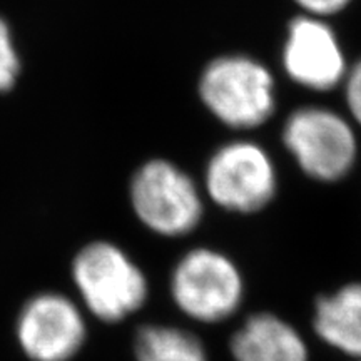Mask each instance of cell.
<instances>
[{
  "mask_svg": "<svg viewBox=\"0 0 361 361\" xmlns=\"http://www.w3.org/2000/svg\"><path fill=\"white\" fill-rule=\"evenodd\" d=\"M343 92L351 123L361 126V59L350 66L348 74L343 80Z\"/></svg>",
  "mask_w": 361,
  "mask_h": 361,
  "instance_id": "obj_13",
  "label": "cell"
},
{
  "mask_svg": "<svg viewBox=\"0 0 361 361\" xmlns=\"http://www.w3.org/2000/svg\"><path fill=\"white\" fill-rule=\"evenodd\" d=\"M130 201L144 226L169 238L194 231L204 213L194 179L166 159H152L137 169L130 183Z\"/></svg>",
  "mask_w": 361,
  "mask_h": 361,
  "instance_id": "obj_6",
  "label": "cell"
},
{
  "mask_svg": "<svg viewBox=\"0 0 361 361\" xmlns=\"http://www.w3.org/2000/svg\"><path fill=\"white\" fill-rule=\"evenodd\" d=\"M358 361H361V360H358Z\"/></svg>",
  "mask_w": 361,
  "mask_h": 361,
  "instance_id": "obj_15",
  "label": "cell"
},
{
  "mask_svg": "<svg viewBox=\"0 0 361 361\" xmlns=\"http://www.w3.org/2000/svg\"><path fill=\"white\" fill-rule=\"evenodd\" d=\"M201 102L226 128L251 130L276 111V80L258 59L224 54L207 62L197 84Z\"/></svg>",
  "mask_w": 361,
  "mask_h": 361,
  "instance_id": "obj_1",
  "label": "cell"
},
{
  "mask_svg": "<svg viewBox=\"0 0 361 361\" xmlns=\"http://www.w3.org/2000/svg\"><path fill=\"white\" fill-rule=\"evenodd\" d=\"M281 62L293 82L314 92L343 85L350 69L343 45L328 19L306 13L288 24Z\"/></svg>",
  "mask_w": 361,
  "mask_h": 361,
  "instance_id": "obj_7",
  "label": "cell"
},
{
  "mask_svg": "<svg viewBox=\"0 0 361 361\" xmlns=\"http://www.w3.org/2000/svg\"><path fill=\"white\" fill-rule=\"evenodd\" d=\"M233 361H310L300 331L271 313L252 314L229 343Z\"/></svg>",
  "mask_w": 361,
  "mask_h": 361,
  "instance_id": "obj_9",
  "label": "cell"
},
{
  "mask_svg": "<svg viewBox=\"0 0 361 361\" xmlns=\"http://www.w3.org/2000/svg\"><path fill=\"white\" fill-rule=\"evenodd\" d=\"M204 189L221 209L238 214L258 213L276 196V166L261 144L234 139L216 149L207 161Z\"/></svg>",
  "mask_w": 361,
  "mask_h": 361,
  "instance_id": "obj_4",
  "label": "cell"
},
{
  "mask_svg": "<svg viewBox=\"0 0 361 361\" xmlns=\"http://www.w3.org/2000/svg\"><path fill=\"white\" fill-rule=\"evenodd\" d=\"M313 328L319 340L361 360V283H351L314 305Z\"/></svg>",
  "mask_w": 361,
  "mask_h": 361,
  "instance_id": "obj_10",
  "label": "cell"
},
{
  "mask_svg": "<svg viewBox=\"0 0 361 361\" xmlns=\"http://www.w3.org/2000/svg\"><path fill=\"white\" fill-rule=\"evenodd\" d=\"M293 2L306 16L329 19V17L338 16V13L346 11L353 0H293Z\"/></svg>",
  "mask_w": 361,
  "mask_h": 361,
  "instance_id": "obj_14",
  "label": "cell"
},
{
  "mask_svg": "<svg viewBox=\"0 0 361 361\" xmlns=\"http://www.w3.org/2000/svg\"><path fill=\"white\" fill-rule=\"evenodd\" d=\"M171 295L189 318L201 323H221L241 306L245 281L238 266L223 252L196 247L176 264Z\"/></svg>",
  "mask_w": 361,
  "mask_h": 361,
  "instance_id": "obj_5",
  "label": "cell"
},
{
  "mask_svg": "<svg viewBox=\"0 0 361 361\" xmlns=\"http://www.w3.org/2000/svg\"><path fill=\"white\" fill-rule=\"evenodd\" d=\"M17 338L34 361H67L85 338L82 314L69 298L44 293L24 306L17 323Z\"/></svg>",
  "mask_w": 361,
  "mask_h": 361,
  "instance_id": "obj_8",
  "label": "cell"
},
{
  "mask_svg": "<svg viewBox=\"0 0 361 361\" xmlns=\"http://www.w3.org/2000/svg\"><path fill=\"white\" fill-rule=\"evenodd\" d=\"M19 71L20 62L13 47L11 30L6 20L0 19V92H6L16 84Z\"/></svg>",
  "mask_w": 361,
  "mask_h": 361,
  "instance_id": "obj_12",
  "label": "cell"
},
{
  "mask_svg": "<svg viewBox=\"0 0 361 361\" xmlns=\"http://www.w3.org/2000/svg\"><path fill=\"white\" fill-rule=\"evenodd\" d=\"M134 351L137 361H207L204 346L192 333L157 324L139 329Z\"/></svg>",
  "mask_w": 361,
  "mask_h": 361,
  "instance_id": "obj_11",
  "label": "cell"
},
{
  "mask_svg": "<svg viewBox=\"0 0 361 361\" xmlns=\"http://www.w3.org/2000/svg\"><path fill=\"white\" fill-rule=\"evenodd\" d=\"M72 274L85 306L99 319L116 323L147 300V279L126 252L111 243H92L75 256Z\"/></svg>",
  "mask_w": 361,
  "mask_h": 361,
  "instance_id": "obj_3",
  "label": "cell"
},
{
  "mask_svg": "<svg viewBox=\"0 0 361 361\" xmlns=\"http://www.w3.org/2000/svg\"><path fill=\"white\" fill-rule=\"evenodd\" d=\"M281 141L305 176L319 183L345 179L358 159L351 119L324 106H303L286 117Z\"/></svg>",
  "mask_w": 361,
  "mask_h": 361,
  "instance_id": "obj_2",
  "label": "cell"
}]
</instances>
